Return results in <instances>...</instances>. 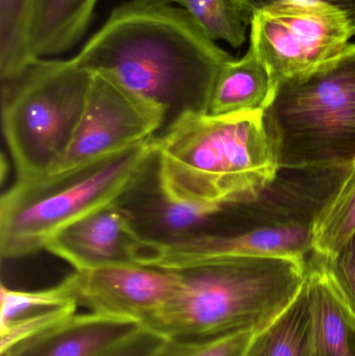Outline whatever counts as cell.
<instances>
[{
    "instance_id": "obj_24",
    "label": "cell",
    "mask_w": 355,
    "mask_h": 356,
    "mask_svg": "<svg viewBox=\"0 0 355 356\" xmlns=\"http://www.w3.org/2000/svg\"><path fill=\"white\" fill-rule=\"evenodd\" d=\"M166 340L158 332L141 326L95 356H154Z\"/></svg>"
},
{
    "instance_id": "obj_1",
    "label": "cell",
    "mask_w": 355,
    "mask_h": 356,
    "mask_svg": "<svg viewBox=\"0 0 355 356\" xmlns=\"http://www.w3.org/2000/svg\"><path fill=\"white\" fill-rule=\"evenodd\" d=\"M231 58L183 8L133 0L113 10L72 60L164 108L165 129L187 115L208 114L217 77Z\"/></svg>"
},
{
    "instance_id": "obj_14",
    "label": "cell",
    "mask_w": 355,
    "mask_h": 356,
    "mask_svg": "<svg viewBox=\"0 0 355 356\" xmlns=\"http://www.w3.org/2000/svg\"><path fill=\"white\" fill-rule=\"evenodd\" d=\"M318 356H355V312L338 286L322 254L306 259Z\"/></svg>"
},
{
    "instance_id": "obj_20",
    "label": "cell",
    "mask_w": 355,
    "mask_h": 356,
    "mask_svg": "<svg viewBox=\"0 0 355 356\" xmlns=\"http://www.w3.org/2000/svg\"><path fill=\"white\" fill-rule=\"evenodd\" d=\"M181 6L200 31L212 41H225L240 47L250 25L233 0H171Z\"/></svg>"
},
{
    "instance_id": "obj_4",
    "label": "cell",
    "mask_w": 355,
    "mask_h": 356,
    "mask_svg": "<svg viewBox=\"0 0 355 356\" xmlns=\"http://www.w3.org/2000/svg\"><path fill=\"white\" fill-rule=\"evenodd\" d=\"M173 271L179 289L146 328L166 339L212 340L266 327L299 292L306 261L231 255Z\"/></svg>"
},
{
    "instance_id": "obj_11",
    "label": "cell",
    "mask_w": 355,
    "mask_h": 356,
    "mask_svg": "<svg viewBox=\"0 0 355 356\" xmlns=\"http://www.w3.org/2000/svg\"><path fill=\"white\" fill-rule=\"evenodd\" d=\"M135 232L151 245H169L212 236L220 227L223 205H201L170 198L163 190L156 156L118 199Z\"/></svg>"
},
{
    "instance_id": "obj_25",
    "label": "cell",
    "mask_w": 355,
    "mask_h": 356,
    "mask_svg": "<svg viewBox=\"0 0 355 356\" xmlns=\"http://www.w3.org/2000/svg\"><path fill=\"white\" fill-rule=\"evenodd\" d=\"M238 8L241 10L248 23L260 13L269 8H276L289 3H302V2H322L343 8L355 19V0H233Z\"/></svg>"
},
{
    "instance_id": "obj_8",
    "label": "cell",
    "mask_w": 355,
    "mask_h": 356,
    "mask_svg": "<svg viewBox=\"0 0 355 356\" xmlns=\"http://www.w3.org/2000/svg\"><path fill=\"white\" fill-rule=\"evenodd\" d=\"M250 29L249 47L266 65L276 89L283 79L343 54L355 37V19L331 4L302 2L260 13Z\"/></svg>"
},
{
    "instance_id": "obj_15",
    "label": "cell",
    "mask_w": 355,
    "mask_h": 356,
    "mask_svg": "<svg viewBox=\"0 0 355 356\" xmlns=\"http://www.w3.org/2000/svg\"><path fill=\"white\" fill-rule=\"evenodd\" d=\"M275 86L266 65L249 47L240 58L221 68L208 106L210 116L265 112L274 97Z\"/></svg>"
},
{
    "instance_id": "obj_10",
    "label": "cell",
    "mask_w": 355,
    "mask_h": 356,
    "mask_svg": "<svg viewBox=\"0 0 355 356\" xmlns=\"http://www.w3.org/2000/svg\"><path fill=\"white\" fill-rule=\"evenodd\" d=\"M69 276L79 305L143 327L166 307L179 286L173 270L142 265L106 266Z\"/></svg>"
},
{
    "instance_id": "obj_5",
    "label": "cell",
    "mask_w": 355,
    "mask_h": 356,
    "mask_svg": "<svg viewBox=\"0 0 355 356\" xmlns=\"http://www.w3.org/2000/svg\"><path fill=\"white\" fill-rule=\"evenodd\" d=\"M156 156L154 137L58 175L15 181L0 200L2 259L45 249L58 230L118 200Z\"/></svg>"
},
{
    "instance_id": "obj_7",
    "label": "cell",
    "mask_w": 355,
    "mask_h": 356,
    "mask_svg": "<svg viewBox=\"0 0 355 356\" xmlns=\"http://www.w3.org/2000/svg\"><path fill=\"white\" fill-rule=\"evenodd\" d=\"M93 73L72 60L38 58L1 83L2 127L16 181L46 177L79 127Z\"/></svg>"
},
{
    "instance_id": "obj_23",
    "label": "cell",
    "mask_w": 355,
    "mask_h": 356,
    "mask_svg": "<svg viewBox=\"0 0 355 356\" xmlns=\"http://www.w3.org/2000/svg\"><path fill=\"white\" fill-rule=\"evenodd\" d=\"M77 303L63 305L0 325V355L15 345L37 336L76 314Z\"/></svg>"
},
{
    "instance_id": "obj_22",
    "label": "cell",
    "mask_w": 355,
    "mask_h": 356,
    "mask_svg": "<svg viewBox=\"0 0 355 356\" xmlns=\"http://www.w3.org/2000/svg\"><path fill=\"white\" fill-rule=\"evenodd\" d=\"M256 332H241L212 340L167 339L154 356H245Z\"/></svg>"
},
{
    "instance_id": "obj_17",
    "label": "cell",
    "mask_w": 355,
    "mask_h": 356,
    "mask_svg": "<svg viewBox=\"0 0 355 356\" xmlns=\"http://www.w3.org/2000/svg\"><path fill=\"white\" fill-rule=\"evenodd\" d=\"M245 356H318L312 294L306 276L287 309L254 334Z\"/></svg>"
},
{
    "instance_id": "obj_2",
    "label": "cell",
    "mask_w": 355,
    "mask_h": 356,
    "mask_svg": "<svg viewBox=\"0 0 355 356\" xmlns=\"http://www.w3.org/2000/svg\"><path fill=\"white\" fill-rule=\"evenodd\" d=\"M352 166L279 167L251 198L223 207L218 234L174 244H148L141 265L183 270L231 255L306 261L314 252L317 220Z\"/></svg>"
},
{
    "instance_id": "obj_9",
    "label": "cell",
    "mask_w": 355,
    "mask_h": 356,
    "mask_svg": "<svg viewBox=\"0 0 355 356\" xmlns=\"http://www.w3.org/2000/svg\"><path fill=\"white\" fill-rule=\"evenodd\" d=\"M164 108L106 72H94L79 127L68 149L46 177L65 172L156 137Z\"/></svg>"
},
{
    "instance_id": "obj_28",
    "label": "cell",
    "mask_w": 355,
    "mask_h": 356,
    "mask_svg": "<svg viewBox=\"0 0 355 356\" xmlns=\"http://www.w3.org/2000/svg\"><path fill=\"white\" fill-rule=\"evenodd\" d=\"M137 1L148 2V3H170L171 0H137Z\"/></svg>"
},
{
    "instance_id": "obj_21",
    "label": "cell",
    "mask_w": 355,
    "mask_h": 356,
    "mask_svg": "<svg viewBox=\"0 0 355 356\" xmlns=\"http://www.w3.org/2000/svg\"><path fill=\"white\" fill-rule=\"evenodd\" d=\"M0 325L17 321L35 314L43 313L63 305L77 303L70 276L60 284L40 291L10 290L1 286ZM79 305V303H77Z\"/></svg>"
},
{
    "instance_id": "obj_16",
    "label": "cell",
    "mask_w": 355,
    "mask_h": 356,
    "mask_svg": "<svg viewBox=\"0 0 355 356\" xmlns=\"http://www.w3.org/2000/svg\"><path fill=\"white\" fill-rule=\"evenodd\" d=\"M98 0H33L29 50L33 58L70 50L85 35Z\"/></svg>"
},
{
    "instance_id": "obj_26",
    "label": "cell",
    "mask_w": 355,
    "mask_h": 356,
    "mask_svg": "<svg viewBox=\"0 0 355 356\" xmlns=\"http://www.w3.org/2000/svg\"><path fill=\"white\" fill-rule=\"evenodd\" d=\"M324 257L331 275L355 312V264L340 257Z\"/></svg>"
},
{
    "instance_id": "obj_27",
    "label": "cell",
    "mask_w": 355,
    "mask_h": 356,
    "mask_svg": "<svg viewBox=\"0 0 355 356\" xmlns=\"http://www.w3.org/2000/svg\"><path fill=\"white\" fill-rule=\"evenodd\" d=\"M337 257H342V259H346V261L355 264V232Z\"/></svg>"
},
{
    "instance_id": "obj_18",
    "label": "cell",
    "mask_w": 355,
    "mask_h": 356,
    "mask_svg": "<svg viewBox=\"0 0 355 356\" xmlns=\"http://www.w3.org/2000/svg\"><path fill=\"white\" fill-rule=\"evenodd\" d=\"M33 0H0V79L10 83L35 62L28 31ZM38 60V58H37Z\"/></svg>"
},
{
    "instance_id": "obj_3",
    "label": "cell",
    "mask_w": 355,
    "mask_h": 356,
    "mask_svg": "<svg viewBox=\"0 0 355 356\" xmlns=\"http://www.w3.org/2000/svg\"><path fill=\"white\" fill-rule=\"evenodd\" d=\"M160 186L181 202L225 205L251 198L279 171L264 112L190 114L154 137Z\"/></svg>"
},
{
    "instance_id": "obj_19",
    "label": "cell",
    "mask_w": 355,
    "mask_h": 356,
    "mask_svg": "<svg viewBox=\"0 0 355 356\" xmlns=\"http://www.w3.org/2000/svg\"><path fill=\"white\" fill-rule=\"evenodd\" d=\"M354 232L355 162L317 220L314 251L333 259L339 255Z\"/></svg>"
},
{
    "instance_id": "obj_6",
    "label": "cell",
    "mask_w": 355,
    "mask_h": 356,
    "mask_svg": "<svg viewBox=\"0 0 355 356\" xmlns=\"http://www.w3.org/2000/svg\"><path fill=\"white\" fill-rule=\"evenodd\" d=\"M279 167H347L355 162V44L283 79L264 112Z\"/></svg>"
},
{
    "instance_id": "obj_12",
    "label": "cell",
    "mask_w": 355,
    "mask_h": 356,
    "mask_svg": "<svg viewBox=\"0 0 355 356\" xmlns=\"http://www.w3.org/2000/svg\"><path fill=\"white\" fill-rule=\"evenodd\" d=\"M147 243L140 238L118 200L79 218L53 234L45 250L75 271L113 265H140Z\"/></svg>"
},
{
    "instance_id": "obj_13",
    "label": "cell",
    "mask_w": 355,
    "mask_h": 356,
    "mask_svg": "<svg viewBox=\"0 0 355 356\" xmlns=\"http://www.w3.org/2000/svg\"><path fill=\"white\" fill-rule=\"evenodd\" d=\"M142 325L102 314L73 315L22 341L1 356H95Z\"/></svg>"
}]
</instances>
